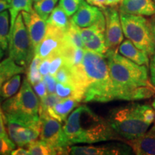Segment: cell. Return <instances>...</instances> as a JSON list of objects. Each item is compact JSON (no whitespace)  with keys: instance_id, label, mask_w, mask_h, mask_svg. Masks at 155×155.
Instances as JSON below:
<instances>
[{"instance_id":"cell-12","label":"cell","mask_w":155,"mask_h":155,"mask_svg":"<svg viewBox=\"0 0 155 155\" xmlns=\"http://www.w3.org/2000/svg\"><path fill=\"white\" fill-rule=\"evenodd\" d=\"M65 39V31L47 24L45 35L35 49V55L42 59L48 58L58 53Z\"/></svg>"},{"instance_id":"cell-7","label":"cell","mask_w":155,"mask_h":155,"mask_svg":"<svg viewBox=\"0 0 155 155\" xmlns=\"http://www.w3.org/2000/svg\"><path fill=\"white\" fill-rule=\"evenodd\" d=\"M9 53L15 63L24 68L28 67L34 58L35 48L22 14L17 16L11 32Z\"/></svg>"},{"instance_id":"cell-33","label":"cell","mask_w":155,"mask_h":155,"mask_svg":"<svg viewBox=\"0 0 155 155\" xmlns=\"http://www.w3.org/2000/svg\"><path fill=\"white\" fill-rule=\"evenodd\" d=\"M15 144L9 137H4L0 135V155L11 154L15 150Z\"/></svg>"},{"instance_id":"cell-22","label":"cell","mask_w":155,"mask_h":155,"mask_svg":"<svg viewBox=\"0 0 155 155\" xmlns=\"http://www.w3.org/2000/svg\"><path fill=\"white\" fill-rule=\"evenodd\" d=\"M9 7V15H10V35L14 27L17 16L20 12H30L32 9V0H12ZM9 35V36H10Z\"/></svg>"},{"instance_id":"cell-37","label":"cell","mask_w":155,"mask_h":155,"mask_svg":"<svg viewBox=\"0 0 155 155\" xmlns=\"http://www.w3.org/2000/svg\"><path fill=\"white\" fill-rule=\"evenodd\" d=\"M150 65H149V69H150V82L153 86H155V51L154 53L150 56Z\"/></svg>"},{"instance_id":"cell-9","label":"cell","mask_w":155,"mask_h":155,"mask_svg":"<svg viewBox=\"0 0 155 155\" xmlns=\"http://www.w3.org/2000/svg\"><path fill=\"white\" fill-rule=\"evenodd\" d=\"M40 140L51 147L53 154H68L70 145L64 134L61 122L50 116L48 113L40 114Z\"/></svg>"},{"instance_id":"cell-19","label":"cell","mask_w":155,"mask_h":155,"mask_svg":"<svg viewBox=\"0 0 155 155\" xmlns=\"http://www.w3.org/2000/svg\"><path fill=\"white\" fill-rule=\"evenodd\" d=\"M79 103L80 101L73 98H62L55 106L48 109V113L62 123L66 120L71 112L78 106Z\"/></svg>"},{"instance_id":"cell-29","label":"cell","mask_w":155,"mask_h":155,"mask_svg":"<svg viewBox=\"0 0 155 155\" xmlns=\"http://www.w3.org/2000/svg\"><path fill=\"white\" fill-rule=\"evenodd\" d=\"M29 154L32 155H49L53 154V150L45 142L41 140L31 142L28 146Z\"/></svg>"},{"instance_id":"cell-39","label":"cell","mask_w":155,"mask_h":155,"mask_svg":"<svg viewBox=\"0 0 155 155\" xmlns=\"http://www.w3.org/2000/svg\"><path fill=\"white\" fill-rule=\"evenodd\" d=\"M87 2L90 4V5L96 6L101 9H105L107 7L106 5V0H89Z\"/></svg>"},{"instance_id":"cell-41","label":"cell","mask_w":155,"mask_h":155,"mask_svg":"<svg viewBox=\"0 0 155 155\" xmlns=\"http://www.w3.org/2000/svg\"><path fill=\"white\" fill-rule=\"evenodd\" d=\"M11 154L12 155H26L29 154L28 150H25L22 147H19V148L17 149V150H12V152H11Z\"/></svg>"},{"instance_id":"cell-17","label":"cell","mask_w":155,"mask_h":155,"mask_svg":"<svg viewBox=\"0 0 155 155\" xmlns=\"http://www.w3.org/2000/svg\"><path fill=\"white\" fill-rule=\"evenodd\" d=\"M119 12L153 16L155 15V4L153 0H122L119 6Z\"/></svg>"},{"instance_id":"cell-13","label":"cell","mask_w":155,"mask_h":155,"mask_svg":"<svg viewBox=\"0 0 155 155\" xmlns=\"http://www.w3.org/2000/svg\"><path fill=\"white\" fill-rule=\"evenodd\" d=\"M104 19L105 16L101 9L81 0L78 9L71 19L78 28H85L92 26Z\"/></svg>"},{"instance_id":"cell-28","label":"cell","mask_w":155,"mask_h":155,"mask_svg":"<svg viewBox=\"0 0 155 155\" xmlns=\"http://www.w3.org/2000/svg\"><path fill=\"white\" fill-rule=\"evenodd\" d=\"M65 38H66L68 40L75 46V47L84 49V47H83V42L82 38H81L80 32H79L78 27L76 26V25L71 21V19L69 27L68 28L67 30L65 31Z\"/></svg>"},{"instance_id":"cell-32","label":"cell","mask_w":155,"mask_h":155,"mask_svg":"<svg viewBox=\"0 0 155 155\" xmlns=\"http://www.w3.org/2000/svg\"><path fill=\"white\" fill-rule=\"evenodd\" d=\"M50 58V74L55 75L57 71L65 63V60L61 54L56 53L52 55Z\"/></svg>"},{"instance_id":"cell-36","label":"cell","mask_w":155,"mask_h":155,"mask_svg":"<svg viewBox=\"0 0 155 155\" xmlns=\"http://www.w3.org/2000/svg\"><path fill=\"white\" fill-rule=\"evenodd\" d=\"M33 88L35 92L36 93V94L38 95L40 100L48 95V88L43 79L40 82L37 83L36 84L33 85Z\"/></svg>"},{"instance_id":"cell-38","label":"cell","mask_w":155,"mask_h":155,"mask_svg":"<svg viewBox=\"0 0 155 155\" xmlns=\"http://www.w3.org/2000/svg\"><path fill=\"white\" fill-rule=\"evenodd\" d=\"M50 58H45L39 65V71L42 76L48 75L50 73Z\"/></svg>"},{"instance_id":"cell-15","label":"cell","mask_w":155,"mask_h":155,"mask_svg":"<svg viewBox=\"0 0 155 155\" xmlns=\"http://www.w3.org/2000/svg\"><path fill=\"white\" fill-rule=\"evenodd\" d=\"M125 142L135 154L155 155V126L140 137Z\"/></svg>"},{"instance_id":"cell-51","label":"cell","mask_w":155,"mask_h":155,"mask_svg":"<svg viewBox=\"0 0 155 155\" xmlns=\"http://www.w3.org/2000/svg\"><path fill=\"white\" fill-rule=\"evenodd\" d=\"M153 1H154V2H155V0H153Z\"/></svg>"},{"instance_id":"cell-27","label":"cell","mask_w":155,"mask_h":155,"mask_svg":"<svg viewBox=\"0 0 155 155\" xmlns=\"http://www.w3.org/2000/svg\"><path fill=\"white\" fill-rule=\"evenodd\" d=\"M58 0H40L34 4V10L42 19L47 21L50 15L55 7Z\"/></svg>"},{"instance_id":"cell-53","label":"cell","mask_w":155,"mask_h":155,"mask_svg":"<svg viewBox=\"0 0 155 155\" xmlns=\"http://www.w3.org/2000/svg\"><path fill=\"white\" fill-rule=\"evenodd\" d=\"M121 1H122V0H121Z\"/></svg>"},{"instance_id":"cell-3","label":"cell","mask_w":155,"mask_h":155,"mask_svg":"<svg viewBox=\"0 0 155 155\" xmlns=\"http://www.w3.org/2000/svg\"><path fill=\"white\" fill-rule=\"evenodd\" d=\"M82 68L87 82L83 101L106 103L113 101L112 83L105 56L86 50Z\"/></svg>"},{"instance_id":"cell-48","label":"cell","mask_w":155,"mask_h":155,"mask_svg":"<svg viewBox=\"0 0 155 155\" xmlns=\"http://www.w3.org/2000/svg\"><path fill=\"white\" fill-rule=\"evenodd\" d=\"M32 1L35 2H38V1H40V0H32Z\"/></svg>"},{"instance_id":"cell-47","label":"cell","mask_w":155,"mask_h":155,"mask_svg":"<svg viewBox=\"0 0 155 155\" xmlns=\"http://www.w3.org/2000/svg\"><path fill=\"white\" fill-rule=\"evenodd\" d=\"M0 115H5V114H4V113L2 112V110L1 106H0Z\"/></svg>"},{"instance_id":"cell-40","label":"cell","mask_w":155,"mask_h":155,"mask_svg":"<svg viewBox=\"0 0 155 155\" xmlns=\"http://www.w3.org/2000/svg\"><path fill=\"white\" fill-rule=\"evenodd\" d=\"M5 115H0V135L4 137H9L6 131L7 129H5Z\"/></svg>"},{"instance_id":"cell-30","label":"cell","mask_w":155,"mask_h":155,"mask_svg":"<svg viewBox=\"0 0 155 155\" xmlns=\"http://www.w3.org/2000/svg\"><path fill=\"white\" fill-rule=\"evenodd\" d=\"M61 100L58 95L55 94H48L45 98L40 100V109H39V115L43 114L48 113V111L49 108L53 107L55 106L58 102H59Z\"/></svg>"},{"instance_id":"cell-49","label":"cell","mask_w":155,"mask_h":155,"mask_svg":"<svg viewBox=\"0 0 155 155\" xmlns=\"http://www.w3.org/2000/svg\"><path fill=\"white\" fill-rule=\"evenodd\" d=\"M6 1H7V2H9V3H10V2H11V1H12V0H6Z\"/></svg>"},{"instance_id":"cell-21","label":"cell","mask_w":155,"mask_h":155,"mask_svg":"<svg viewBox=\"0 0 155 155\" xmlns=\"http://www.w3.org/2000/svg\"><path fill=\"white\" fill-rule=\"evenodd\" d=\"M68 17L63 8L58 5L54 8L46 22L48 25H51L62 30L65 31L71 22V19H68Z\"/></svg>"},{"instance_id":"cell-8","label":"cell","mask_w":155,"mask_h":155,"mask_svg":"<svg viewBox=\"0 0 155 155\" xmlns=\"http://www.w3.org/2000/svg\"><path fill=\"white\" fill-rule=\"evenodd\" d=\"M5 122L9 138L19 147L28 146L40 137V120L26 119L5 114Z\"/></svg>"},{"instance_id":"cell-34","label":"cell","mask_w":155,"mask_h":155,"mask_svg":"<svg viewBox=\"0 0 155 155\" xmlns=\"http://www.w3.org/2000/svg\"><path fill=\"white\" fill-rule=\"evenodd\" d=\"M141 116L147 124L151 125L155 120V110L147 104H141Z\"/></svg>"},{"instance_id":"cell-25","label":"cell","mask_w":155,"mask_h":155,"mask_svg":"<svg viewBox=\"0 0 155 155\" xmlns=\"http://www.w3.org/2000/svg\"><path fill=\"white\" fill-rule=\"evenodd\" d=\"M20 85L21 76L19 74L14 75L6 81L0 88V96L2 99H7L14 96L18 91Z\"/></svg>"},{"instance_id":"cell-23","label":"cell","mask_w":155,"mask_h":155,"mask_svg":"<svg viewBox=\"0 0 155 155\" xmlns=\"http://www.w3.org/2000/svg\"><path fill=\"white\" fill-rule=\"evenodd\" d=\"M56 94L61 98H73L78 101H83L84 100V92L81 91L75 86L68 83H58L56 86Z\"/></svg>"},{"instance_id":"cell-16","label":"cell","mask_w":155,"mask_h":155,"mask_svg":"<svg viewBox=\"0 0 155 155\" xmlns=\"http://www.w3.org/2000/svg\"><path fill=\"white\" fill-rule=\"evenodd\" d=\"M131 151L127 147H94L80 146L69 147L68 154L73 155H104V154H129Z\"/></svg>"},{"instance_id":"cell-24","label":"cell","mask_w":155,"mask_h":155,"mask_svg":"<svg viewBox=\"0 0 155 155\" xmlns=\"http://www.w3.org/2000/svg\"><path fill=\"white\" fill-rule=\"evenodd\" d=\"M10 26L8 11L0 12V44L4 50L8 48L10 40Z\"/></svg>"},{"instance_id":"cell-45","label":"cell","mask_w":155,"mask_h":155,"mask_svg":"<svg viewBox=\"0 0 155 155\" xmlns=\"http://www.w3.org/2000/svg\"><path fill=\"white\" fill-rule=\"evenodd\" d=\"M4 51H5V50L2 49V48L1 46V44H0V59H2L4 56Z\"/></svg>"},{"instance_id":"cell-4","label":"cell","mask_w":155,"mask_h":155,"mask_svg":"<svg viewBox=\"0 0 155 155\" xmlns=\"http://www.w3.org/2000/svg\"><path fill=\"white\" fill-rule=\"evenodd\" d=\"M107 120L122 140H131L140 137L150 126L143 120L141 104L135 103L111 109Z\"/></svg>"},{"instance_id":"cell-46","label":"cell","mask_w":155,"mask_h":155,"mask_svg":"<svg viewBox=\"0 0 155 155\" xmlns=\"http://www.w3.org/2000/svg\"><path fill=\"white\" fill-rule=\"evenodd\" d=\"M152 106L153 108H154V109L155 110V98H154V101H153V102L152 104Z\"/></svg>"},{"instance_id":"cell-50","label":"cell","mask_w":155,"mask_h":155,"mask_svg":"<svg viewBox=\"0 0 155 155\" xmlns=\"http://www.w3.org/2000/svg\"><path fill=\"white\" fill-rule=\"evenodd\" d=\"M88 1H89V0H86V2H88Z\"/></svg>"},{"instance_id":"cell-11","label":"cell","mask_w":155,"mask_h":155,"mask_svg":"<svg viewBox=\"0 0 155 155\" xmlns=\"http://www.w3.org/2000/svg\"><path fill=\"white\" fill-rule=\"evenodd\" d=\"M106 19L105 40L108 50L118 51L124 40L120 13L115 7H107L101 9Z\"/></svg>"},{"instance_id":"cell-44","label":"cell","mask_w":155,"mask_h":155,"mask_svg":"<svg viewBox=\"0 0 155 155\" xmlns=\"http://www.w3.org/2000/svg\"><path fill=\"white\" fill-rule=\"evenodd\" d=\"M121 2V0H106V5L108 7H116Z\"/></svg>"},{"instance_id":"cell-35","label":"cell","mask_w":155,"mask_h":155,"mask_svg":"<svg viewBox=\"0 0 155 155\" xmlns=\"http://www.w3.org/2000/svg\"><path fill=\"white\" fill-rule=\"evenodd\" d=\"M43 81L45 83L47 86L48 91L50 94H55L56 91V86H57V80L55 77L51 74H48L43 76Z\"/></svg>"},{"instance_id":"cell-1","label":"cell","mask_w":155,"mask_h":155,"mask_svg":"<svg viewBox=\"0 0 155 155\" xmlns=\"http://www.w3.org/2000/svg\"><path fill=\"white\" fill-rule=\"evenodd\" d=\"M112 83L114 100L147 99L155 94L149 78L148 67L134 63L115 50L106 55Z\"/></svg>"},{"instance_id":"cell-5","label":"cell","mask_w":155,"mask_h":155,"mask_svg":"<svg viewBox=\"0 0 155 155\" xmlns=\"http://www.w3.org/2000/svg\"><path fill=\"white\" fill-rule=\"evenodd\" d=\"M40 101L38 95L25 78L19 91L3 103L2 110L4 114L7 115L22 119L40 120Z\"/></svg>"},{"instance_id":"cell-18","label":"cell","mask_w":155,"mask_h":155,"mask_svg":"<svg viewBox=\"0 0 155 155\" xmlns=\"http://www.w3.org/2000/svg\"><path fill=\"white\" fill-rule=\"evenodd\" d=\"M118 53L138 65H146L147 67L150 65L148 54L135 46L128 39L121 42L118 48Z\"/></svg>"},{"instance_id":"cell-26","label":"cell","mask_w":155,"mask_h":155,"mask_svg":"<svg viewBox=\"0 0 155 155\" xmlns=\"http://www.w3.org/2000/svg\"><path fill=\"white\" fill-rule=\"evenodd\" d=\"M42 58L38 55H35L32 61L27 69V79L32 86L41 81L43 77L39 71V65L41 63Z\"/></svg>"},{"instance_id":"cell-14","label":"cell","mask_w":155,"mask_h":155,"mask_svg":"<svg viewBox=\"0 0 155 155\" xmlns=\"http://www.w3.org/2000/svg\"><path fill=\"white\" fill-rule=\"evenodd\" d=\"M22 15L32 45L35 49L45 35L47 22L42 19L34 9L30 12L23 11Z\"/></svg>"},{"instance_id":"cell-20","label":"cell","mask_w":155,"mask_h":155,"mask_svg":"<svg viewBox=\"0 0 155 155\" xmlns=\"http://www.w3.org/2000/svg\"><path fill=\"white\" fill-rule=\"evenodd\" d=\"M25 68L15 63L10 57L0 63V88L6 81L17 74L24 73Z\"/></svg>"},{"instance_id":"cell-10","label":"cell","mask_w":155,"mask_h":155,"mask_svg":"<svg viewBox=\"0 0 155 155\" xmlns=\"http://www.w3.org/2000/svg\"><path fill=\"white\" fill-rule=\"evenodd\" d=\"M84 49L105 56L108 48L106 45V19H104L88 28H78Z\"/></svg>"},{"instance_id":"cell-43","label":"cell","mask_w":155,"mask_h":155,"mask_svg":"<svg viewBox=\"0 0 155 155\" xmlns=\"http://www.w3.org/2000/svg\"><path fill=\"white\" fill-rule=\"evenodd\" d=\"M10 4L6 0H0V12L7 10V9H9Z\"/></svg>"},{"instance_id":"cell-42","label":"cell","mask_w":155,"mask_h":155,"mask_svg":"<svg viewBox=\"0 0 155 155\" xmlns=\"http://www.w3.org/2000/svg\"><path fill=\"white\" fill-rule=\"evenodd\" d=\"M150 21L151 30H152V32L153 40H154V44L155 46V15H153L152 18L150 19Z\"/></svg>"},{"instance_id":"cell-2","label":"cell","mask_w":155,"mask_h":155,"mask_svg":"<svg viewBox=\"0 0 155 155\" xmlns=\"http://www.w3.org/2000/svg\"><path fill=\"white\" fill-rule=\"evenodd\" d=\"M63 129L70 146L111 139L122 140L112 129L107 119L101 117L85 105L78 106L68 116Z\"/></svg>"},{"instance_id":"cell-31","label":"cell","mask_w":155,"mask_h":155,"mask_svg":"<svg viewBox=\"0 0 155 155\" xmlns=\"http://www.w3.org/2000/svg\"><path fill=\"white\" fill-rule=\"evenodd\" d=\"M81 0H60L59 5L69 17L76 12L81 5Z\"/></svg>"},{"instance_id":"cell-6","label":"cell","mask_w":155,"mask_h":155,"mask_svg":"<svg viewBox=\"0 0 155 155\" xmlns=\"http://www.w3.org/2000/svg\"><path fill=\"white\" fill-rule=\"evenodd\" d=\"M124 35L137 48L151 55L155 51L150 19L141 15L120 12Z\"/></svg>"},{"instance_id":"cell-52","label":"cell","mask_w":155,"mask_h":155,"mask_svg":"<svg viewBox=\"0 0 155 155\" xmlns=\"http://www.w3.org/2000/svg\"><path fill=\"white\" fill-rule=\"evenodd\" d=\"M154 89H155V86H154Z\"/></svg>"}]
</instances>
